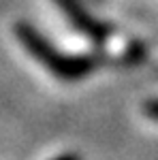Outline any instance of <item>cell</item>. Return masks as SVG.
<instances>
[{"mask_svg":"<svg viewBox=\"0 0 158 160\" xmlns=\"http://www.w3.org/2000/svg\"><path fill=\"white\" fill-rule=\"evenodd\" d=\"M13 34L32 60L41 64L54 79L64 83L84 81L103 64L100 53H71L56 47L47 38V34H43L34 24L24 19L15 22Z\"/></svg>","mask_w":158,"mask_h":160,"instance_id":"6da1fadb","label":"cell"},{"mask_svg":"<svg viewBox=\"0 0 158 160\" xmlns=\"http://www.w3.org/2000/svg\"><path fill=\"white\" fill-rule=\"evenodd\" d=\"M56 7L64 13V17L69 19V24L73 26L75 30H79L81 34L94 41L96 45H103L107 37L111 34V28L105 22L96 19L92 13L85 9L84 0H54Z\"/></svg>","mask_w":158,"mask_h":160,"instance_id":"7a4b0ae2","label":"cell"},{"mask_svg":"<svg viewBox=\"0 0 158 160\" xmlns=\"http://www.w3.org/2000/svg\"><path fill=\"white\" fill-rule=\"evenodd\" d=\"M143 113H145L150 120H154V122H158V98H150L143 102Z\"/></svg>","mask_w":158,"mask_h":160,"instance_id":"3957f363","label":"cell"},{"mask_svg":"<svg viewBox=\"0 0 158 160\" xmlns=\"http://www.w3.org/2000/svg\"><path fill=\"white\" fill-rule=\"evenodd\" d=\"M51 160H81V156L77 152H64V154H58L56 158H51Z\"/></svg>","mask_w":158,"mask_h":160,"instance_id":"277c9868","label":"cell"}]
</instances>
